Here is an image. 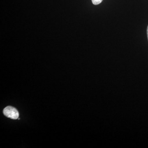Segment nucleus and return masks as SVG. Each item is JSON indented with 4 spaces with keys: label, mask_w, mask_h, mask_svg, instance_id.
Returning <instances> with one entry per match:
<instances>
[{
    "label": "nucleus",
    "mask_w": 148,
    "mask_h": 148,
    "mask_svg": "<svg viewBox=\"0 0 148 148\" xmlns=\"http://www.w3.org/2000/svg\"><path fill=\"white\" fill-rule=\"evenodd\" d=\"M103 0H92V3L95 5H97L102 2Z\"/></svg>",
    "instance_id": "obj_2"
},
{
    "label": "nucleus",
    "mask_w": 148,
    "mask_h": 148,
    "mask_svg": "<svg viewBox=\"0 0 148 148\" xmlns=\"http://www.w3.org/2000/svg\"><path fill=\"white\" fill-rule=\"evenodd\" d=\"M4 115L7 117L12 119H16L19 116L18 111L16 108L11 106H8L3 111Z\"/></svg>",
    "instance_id": "obj_1"
},
{
    "label": "nucleus",
    "mask_w": 148,
    "mask_h": 148,
    "mask_svg": "<svg viewBox=\"0 0 148 148\" xmlns=\"http://www.w3.org/2000/svg\"><path fill=\"white\" fill-rule=\"evenodd\" d=\"M147 34L148 39V26L147 27Z\"/></svg>",
    "instance_id": "obj_3"
}]
</instances>
